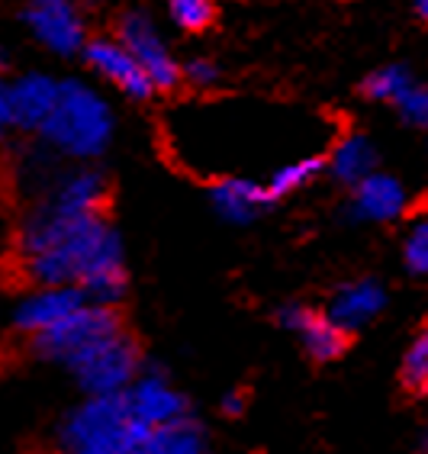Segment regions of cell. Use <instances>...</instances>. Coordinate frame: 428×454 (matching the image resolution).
I'll use <instances>...</instances> for the list:
<instances>
[{"instance_id":"cell-16","label":"cell","mask_w":428,"mask_h":454,"mask_svg":"<svg viewBox=\"0 0 428 454\" xmlns=\"http://www.w3.org/2000/svg\"><path fill=\"white\" fill-rule=\"evenodd\" d=\"M145 454H210V435L200 419L183 416L177 422L152 428L145 438Z\"/></svg>"},{"instance_id":"cell-27","label":"cell","mask_w":428,"mask_h":454,"mask_svg":"<svg viewBox=\"0 0 428 454\" xmlns=\"http://www.w3.org/2000/svg\"><path fill=\"white\" fill-rule=\"evenodd\" d=\"M416 13L428 23V0H416Z\"/></svg>"},{"instance_id":"cell-12","label":"cell","mask_w":428,"mask_h":454,"mask_svg":"<svg viewBox=\"0 0 428 454\" xmlns=\"http://www.w3.org/2000/svg\"><path fill=\"white\" fill-rule=\"evenodd\" d=\"M84 303L88 300L78 287H35L13 309V329L23 339H33V335L58 325L61 319H68Z\"/></svg>"},{"instance_id":"cell-7","label":"cell","mask_w":428,"mask_h":454,"mask_svg":"<svg viewBox=\"0 0 428 454\" xmlns=\"http://www.w3.org/2000/svg\"><path fill=\"white\" fill-rule=\"evenodd\" d=\"M129 55L142 65V71L152 78L155 90H171L183 81V68L177 65V59L171 55V49L165 45V39L158 35L155 23L145 13L132 10L120 20V33H116Z\"/></svg>"},{"instance_id":"cell-5","label":"cell","mask_w":428,"mask_h":454,"mask_svg":"<svg viewBox=\"0 0 428 454\" xmlns=\"http://www.w3.org/2000/svg\"><path fill=\"white\" fill-rule=\"evenodd\" d=\"M23 20L35 43L58 59L81 55L90 43L78 0H29Z\"/></svg>"},{"instance_id":"cell-30","label":"cell","mask_w":428,"mask_h":454,"mask_svg":"<svg viewBox=\"0 0 428 454\" xmlns=\"http://www.w3.org/2000/svg\"><path fill=\"white\" fill-rule=\"evenodd\" d=\"M425 454H428V451H425Z\"/></svg>"},{"instance_id":"cell-2","label":"cell","mask_w":428,"mask_h":454,"mask_svg":"<svg viewBox=\"0 0 428 454\" xmlns=\"http://www.w3.org/2000/svg\"><path fill=\"white\" fill-rule=\"evenodd\" d=\"M116 120L106 97L78 78L61 81V94L39 139L49 152L71 161H94L113 142Z\"/></svg>"},{"instance_id":"cell-15","label":"cell","mask_w":428,"mask_h":454,"mask_svg":"<svg viewBox=\"0 0 428 454\" xmlns=\"http://www.w3.org/2000/svg\"><path fill=\"white\" fill-rule=\"evenodd\" d=\"M406 210V191L393 175H370L354 187V200H351V213L367 223H390V219L402 216Z\"/></svg>"},{"instance_id":"cell-17","label":"cell","mask_w":428,"mask_h":454,"mask_svg":"<svg viewBox=\"0 0 428 454\" xmlns=\"http://www.w3.org/2000/svg\"><path fill=\"white\" fill-rule=\"evenodd\" d=\"M329 171L339 177L341 184H351L358 187L361 181H367L370 175H377V149L374 142L361 136V132H351L339 142L329 155Z\"/></svg>"},{"instance_id":"cell-29","label":"cell","mask_w":428,"mask_h":454,"mask_svg":"<svg viewBox=\"0 0 428 454\" xmlns=\"http://www.w3.org/2000/svg\"><path fill=\"white\" fill-rule=\"evenodd\" d=\"M55 454H61V451H55Z\"/></svg>"},{"instance_id":"cell-20","label":"cell","mask_w":428,"mask_h":454,"mask_svg":"<svg viewBox=\"0 0 428 454\" xmlns=\"http://www.w3.org/2000/svg\"><path fill=\"white\" fill-rule=\"evenodd\" d=\"M402 384L412 394H428V329H422L412 345L406 348V358H402Z\"/></svg>"},{"instance_id":"cell-25","label":"cell","mask_w":428,"mask_h":454,"mask_svg":"<svg viewBox=\"0 0 428 454\" xmlns=\"http://www.w3.org/2000/svg\"><path fill=\"white\" fill-rule=\"evenodd\" d=\"M219 410H222V416H229V419H238V416H245V410H248V394H245V390H229V394L222 396V403H219Z\"/></svg>"},{"instance_id":"cell-22","label":"cell","mask_w":428,"mask_h":454,"mask_svg":"<svg viewBox=\"0 0 428 454\" xmlns=\"http://www.w3.org/2000/svg\"><path fill=\"white\" fill-rule=\"evenodd\" d=\"M402 262L412 274H428V216L409 229L402 245Z\"/></svg>"},{"instance_id":"cell-18","label":"cell","mask_w":428,"mask_h":454,"mask_svg":"<svg viewBox=\"0 0 428 454\" xmlns=\"http://www.w3.org/2000/svg\"><path fill=\"white\" fill-rule=\"evenodd\" d=\"M323 175V158H297V161H287L280 165L268 181H264V191H268V200H284L290 193L303 191L306 184H313L315 177Z\"/></svg>"},{"instance_id":"cell-10","label":"cell","mask_w":428,"mask_h":454,"mask_svg":"<svg viewBox=\"0 0 428 454\" xmlns=\"http://www.w3.org/2000/svg\"><path fill=\"white\" fill-rule=\"evenodd\" d=\"M84 61L94 71L97 78H104L110 88H116L120 94L132 97V100H149L155 94L152 78L142 71V65L129 55V49L120 39H90L84 49Z\"/></svg>"},{"instance_id":"cell-23","label":"cell","mask_w":428,"mask_h":454,"mask_svg":"<svg viewBox=\"0 0 428 454\" xmlns=\"http://www.w3.org/2000/svg\"><path fill=\"white\" fill-rule=\"evenodd\" d=\"M396 110H400V116L409 122V126L428 129V84H412V88L400 97Z\"/></svg>"},{"instance_id":"cell-11","label":"cell","mask_w":428,"mask_h":454,"mask_svg":"<svg viewBox=\"0 0 428 454\" xmlns=\"http://www.w3.org/2000/svg\"><path fill=\"white\" fill-rule=\"evenodd\" d=\"M277 323L300 339L306 355L315 361H335L348 348V333L329 319V313H315L309 306L287 303L277 309Z\"/></svg>"},{"instance_id":"cell-26","label":"cell","mask_w":428,"mask_h":454,"mask_svg":"<svg viewBox=\"0 0 428 454\" xmlns=\"http://www.w3.org/2000/svg\"><path fill=\"white\" fill-rule=\"evenodd\" d=\"M13 129V120H10V100H7V84L0 81V139Z\"/></svg>"},{"instance_id":"cell-8","label":"cell","mask_w":428,"mask_h":454,"mask_svg":"<svg viewBox=\"0 0 428 454\" xmlns=\"http://www.w3.org/2000/svg\"><path fill=\"white\" fill-rule=\"evenodd\" d=\"M126 403H129L132 416L145 428L167 426V422H177V419H183V416H191L187 396L171 384L167 371L161 364H155V361H145L139 380H136V384L129 387V394H126Z\"/></svg>"},{"instance_id":"cell-21","label":"cell","mask_w":428,"mask_h":454,"mask_svg":"<svg viewBox=\"0 0 428 454\" xmlns=\"http://www.w3.org/2000/svg\"><path fill=\"white\" fill-rule=\"evenodd\" d=\"M171 20L187 33H203L216 17V0H167Z\"/></svg>"},{"instance_id":"cell-1","label":"cell","mask_w":428,"mask_h":454,"mask_svg":"<svg viewBox=\"0 0 428 454\" xmlns=\"http://www.w3.org/2000/svg\"><path fill=\"white\" fill-rule=\"evenodd\" d=\"M149 432L129 412L126 396H81L55 426V451L145 454Z\"/></svg>"},{"instance_id":"cell-14","label":"cell","mask_w":428,"mask_h":454,"mask_svg":"<svg viewBox=\"0 0 428 454\" xmlns=\"http://www.w3.org/2000/svg\"><path fill=\"white\" fill-rule=\"evenodd\" d=\"M210 200H213V210L226 219V223H236V226L252 223L271 203L264 184L248 181V177H222V181H216L210 187Z\"/></svg>"},{"instance_id":"cell-19","label":"cell","mask_w":428,"mask_h":454,"mask_svg":"<svg viewBox=\"0 0 428 454\" xmlns=\"http://www.w3.org/2000/svg\"><path fill=\"white\" fill-rule=\"evenodd\" d=\"M409 88H412V78L402 65H384L374 74H367L364 81V94L370 100H384V104H400V97Z\"/></svg>"},{"instance_id":"cell-28","label":"cell","mask_w":428,"mask_h":454,"mask_svg":"<svg viewBox=\"0 0 428 454\" xmlns=\"http://www.w3.org/2000/svg\"><path fill=\"white\" fill-rule=\"evenodd\" d=\"M7 68V52H4V49H0V71Z\"/></svg>"},{"instance_id":"cell-3","label":"cell","mask_w":428,"mask_h":454,"mask_svg":"<svg viewBox=\"0 0 428 454\" xmlns=\"http://www.w3.org/2000/svg\"><path fill=\"white\" fill-rule=\"evenodd\" d=\"M142 367H145V358H142L139 341L126 329H120L116 335L84 351L68 367V374L84 396H126L129 387L139 380Z\"/></svg>"},{"instance_id":"cell-13","label":"cell","mask_w":428,"mask_h":454,"mask_svg":"<svg viewBox=\"0 0 428 454\" xmlns=\"http://www.w3.org/2000/svg\"><path fill=\"white\" fill-rule=\"evenodd\" d=\"M384 284H377V280H351L329 303V319L335 325H341L345 333H354L361 325L374 323L377 316L384 313Z\"/></svg>"},{"instance_id":"cell-4","label":"cell","mask_w":428,"mask_h":454,"mask_svg":"<svg viewBox=\"0 0 428 454\" xmlns=\"http://www.w3.org/2000/svg\"><path fill=\"white\" fill-rule=\"evenodd\" d=\"M120 329H126L120 319V309L84 303L81 309H74L68 319H61L58 325H52V329H45V333L27 339V348L35 361H43V364H58L68 371L84 351L94 348L97 341L116 335Z\"/></svg>"},{"instance_id":"cell-9","label":"cell","mask_w":428,"mask_h":454,"mask_svg":"<svg viewBox=\"0 0 428 454\" xmlns=\"http://www.w3.org/2000/svg\"><path fill=\"white\" fill-rule=\"evenodd\" d=\"M61 94V81L45 74V71H27L7 81V100H10V120L13 129L39 136L43 126L52 116L55 104Z\"/></svg>"},{"instance_id":"cell-6","label":"cell","mask_w":428,"mask_h":454,"mask_svg":"<svg viewBox=\"0 0 428 454\" xmlns=\"http://www.w3.org/2000/svg\"><path fill=\"white\" fill-rule=\"evenodd\" d=\"M106 197H110V184H106L104 171L94 165H78V168H61V175L52 181V187L33 200L29 207H45L61 216H104Z\"/></svg>"},{"instance_id":"cell-24","label":"cell","mask_w":428,"mask_h":454,"mask_svg":"<svg viewBox=\"0 0 428 454\" xmlns=\"http://www.w3.org/2000/svg\"><path fill=\"white\" fill-rule=\"evenodd\" d=\"M183 81L193 88H213L219 81V65L210 59H193L183 65Z\"/></svg>"}]
</instances>
